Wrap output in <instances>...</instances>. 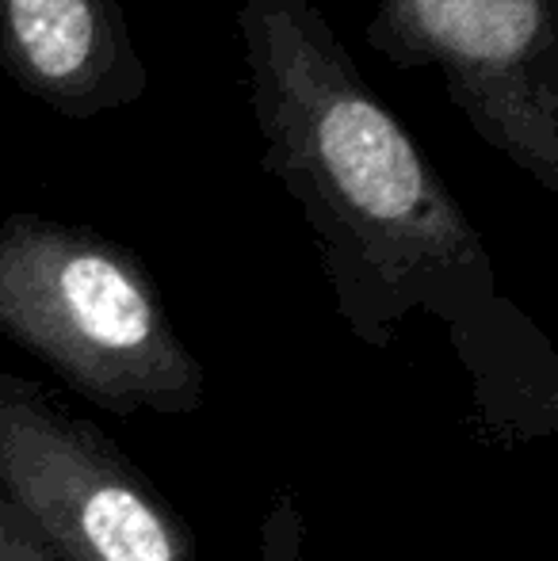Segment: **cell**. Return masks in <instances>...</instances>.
I'll return each mask as SVG.
<instances>
[{"instance_id":"obj_6","label":"cell","mask_w":558,"mask_h":561,"mask_svg":"<svg viewBox=\"0 0 558 561\" xmlns=\"http://www.w3.org/2000/svg\"><path fill=\"white\" fill-rule=\"evenodd\" d=\"M261 561H303V516L295 496L276 493L261 524Z\"/></svg>"},{"instance_id":"obj_5","label":"cell","mask_w":558,"mask_h":561,"mask_svg":"<svg viewBox=\"0 0 558 561\" xmlns=\"http://www.w3.org/2000/svg\"><path fill=\"white\" fill-rule=\"evenodd\" d=\"M0 69L54 115H112L146 96L149 73L119 0H0Z\"/></svg>"},{"instance_id":"obj_3","label":"cell","mask_w":558,"mask_h":561,"mask_svg":"<svg viewBox=\"0 0 558 561\" xmlns=\"http://www.w3.org/2000/svg\"><path fill=\"white\" fill-rule=\"evenodd\" d=\"M367 46L440 69L470 130L558 192V0H375Z\"/></svg>"},{"instance_id":"obj_1","label":"cell","mask_w":558,"mask_h":561,"mask_svg":"<svg viewBox=\"0 0 558 561\" xmlns=\"http://www.w3.org/2000/svg\"><path fill=\"white\" fill-rule=\"evenodd\" d=\"M261 169L303 207L360 329L410 306L452 321L498 310L493 264L406 123L360 73L314 0H241Z\"/></svg>"},{"instance_id":"obj_7","label":"cell","mask_w":558,"mask_h":561,"mask_svg":"<svg viewBox=\"0 0 558 561\" xmlns=\"http://www.w3.org/2000/svg\"><path fill=\"white\" fill-rule=\"evenodd\" d=\"M0 561H54L38 535L20 519V512L0 493Z\"/></svg>"},{"instance_id":"obj_2","label":"cell","mask_w":558,"mask_h":561,"mask_svg":"<svg viewBox=\"0 0 558 561\" xmlns=\"http://www.w3.org/2000/svg\"><path fill=\"white\" fill-rule=\"evenodd\" d=\"M0 333L115 413H184L203 393L141 256L89 226L31 210L0 222Z\"/></svg>"},{"instance_id":"obj_4","label":"cell","mask_w":558,"mask_h":561,"mask_svg":"<svg viewBox=\"0 0 558 561\" xmlns=\"http://www.w3.org/2000/svg\"><path fill=\"white\" fill-rule=\"evenodd\" d=\"M0 493L54 561H195L192 535L119 450L8 378Z\"/></svg>"}]
</instances>
